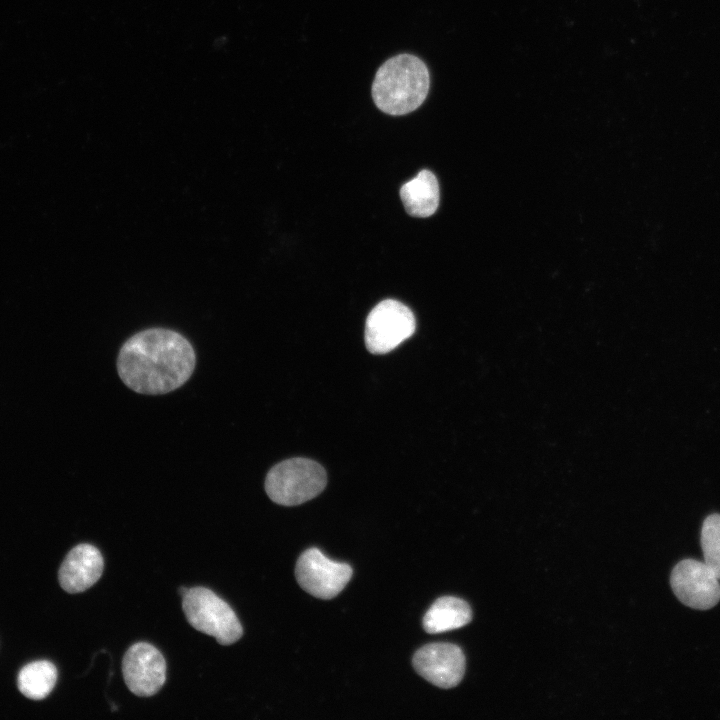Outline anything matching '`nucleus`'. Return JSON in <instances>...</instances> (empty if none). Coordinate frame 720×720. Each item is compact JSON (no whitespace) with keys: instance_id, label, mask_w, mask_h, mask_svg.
Segmentation results:
<instances>
[{"instance_id":"nucleus-1","label":"nucleus","mask_w":720,"mask_h":720,"mask_svg":"<svg viewBox=\"0 0 720 720\" xmlns=\"http://www.w3.org/2000/svg\"><path fill=\"white\" fill-rule=\"evenodd\" d=\"M196 365L192 344L180 333L150 328L131 336L120 348L117 371L131 390L161 395L181 387Z\"/></svg>"},{"instance_id":"nucleus-2","label":"nucleus","mask_w":720,"mask_h":720,"mask_svg":"<svg viewBox=\"0 0 720 720\" xmlns=\"http://www.w3.org/2000/svg\"><path fill=\"white\" fill-rule=\"evenodd\" d=\"M430 76L425 63L411 54L388 59L376 72L372 98L383 112L399 116L416 110L429 92Z\"/></svg>"},{"instance_id":"nucleus-3","label":"nucleus","mask_w":720,"mask_h":720,"mask_svg":"<svg viewBox=\"0 0 720 720\" xmlns=\"http://www.w3.org/2000/svg\"><path fill=\"white\" fill-rule=\"evenodd\" d=\"M326 484V471L319 463L307 458H291L269 470L265 491L273 502L295 506L316 497Z\"/></svg>"},{"instance_id":"nucleus-4","label":"nucleus","mask_w":720,"mask_h":720,"mask_svg":"<svg viewBox=\"0 0 720 720\" xmlns=\"http://www.w3.org/2000/svg\"><path fill=\"white\" fill-rule=\"evenodd\" d=\"M182 608L193 628L214 637L221 645H231L243 635L233 609L208 588H188L182 597Z\"/></svg>"},{"instance_id":"nucleus-5","label":"nucleus","mask_w":720,"mask_h":720,"mask_svg":"<svg viewBox=\"0 0 720 720\" xmlns=\"http://www.w3.org/2000/svg\"><path fill=\"white\" fill-rule=\"evenodd\" d=\"M416 329L412 311L399 301L387 299L369 313L365 325V344L373 354H384L408 339Z\"/></svg>"},{"instance_id":"nucleus-6","label":"nucleus","mask_w":720,"mask_h":720,"mask_svg":"<svg viewBox=\"0 0 720 720\" xmlns=\"http://www.w3.org/2000/svg\"><path fill=\"white\" fill-rule=\"evenodd\" d=\"M352 573L349 564L333 561L317 548L304 551L295 567L296 580L301 588L321 599L337 596L351 579Z\"/></svg>"},{"instance_id":"nucleus-7","label":"nucleus","mask_w":720,"mask_h":720,"mask_svg":"<svg viewBox=\"0 0 720 720\" xmlns=\"http://www.w3.org/2000/svg\"><path fill=\"white\" fill-rule=\"evenodd\" d=\"M670 583L677 598L693 609L707 610L720 600L719 579L704 562L682 560L672 570Z\"/></svg>"},{"instance_id":"nucleus-8","label":"nucleus","mask_w":720,"mask_h":720,"mask_svg":"<svg viewBox=\"0 0 720 720\" xmlns=\"http://www.w3.org/2000/svg\"><path fill=\"white\" fill-rule=\"evenodd\" d=\"M122 672L126 686L137 696L156 694L166 680V661L160 651L147 642H137L125 652Z\"/></svg>"},{"instance_id":"nucleus-9","label":"nucleus","mask_w":720,"mask_h":720,"mask_svg":"<svg viewBox=\"0 0 720 720\" xmlns=\"http://www.w3.org/2000/svg\"><path fill=\"white\" fill-rule=\"evenodd\" d=\"M412 662L420 676L445 689L458 685L465 671V656L451 643L427 644L416 651Z\"/></svg>"},{"instance_id":"nucleus-10","label":"nucleus","mask_w":720,"mask_h":720,"mask_svg":"<svg viewBox=\"0 0 720 720\" xmlns=\"http://www.w3.org/2000/svg\"><path fill=\"white\" fill-rule=\"evenodd\" d=\"M104 561L100 551L91 544L72 548L63 560L58 580L68 593H80L95 584L103 573Z\"/></svg>"},{"instance_id":"nucleus-11","label":"nucleus","mask_w":720,"mask_h":720,"mask_svg":"<svg viewBox=\"0 0 720 720\" xmlns=\"http://www.w3.org/2000/svg\"><path fill=\"white\" fill-rule=\"evenodd\" d=\"M400 197L411 216H431L439 205V184L435 175L429 170L420 171L401 187Z\"/></svg>"},{"instance_id":"nucleus-12","label":"nucleus","mask_w":720,"mask_h":720,"mask_svg":"<svg viewBox=\"0 0 720 720\" xmlns=\"http://www.w3.org/2000/svg\"><path fill=\"white\" fill-rule=\"evenodd\" d=\"M472 619L469 604L456 597L438 598L423 617V628L428 633H442L461 628Z\"/></svg>"},{"instance_id":"nucleus-13","label":"nucleus","mask_w":720,"mask_h":720,"mask_svg":"<svg viewBox=\"0 0 720 720\" xmlns=\"http://www.w3.org/2000/svg\"><path fill=\"white\" fill-rule=\"evenodd\" d=\"M57 682V669L47 660H39L25 665L18 674L19 691L32 700L47 697Z\"/></svg>"},{"instance_id":"nucleus-14","label":"nucleus","mask_w":720,"mask_h":720,"mask_svg":"<svg viewBox=\"0 0 720 720\" xmlns=\"http://www.w3.org/2000/svg\"><path fill=\"white\" fill-rule=\"evenodd\" d=\"M701 546L704 563L720 580V515L708 516L701 531Z\"/></svg>"},{"instance_id":"nucleus-15","label":"nucleus","mask_w":720,"mask_h":720,"mask_svg":"<svg viewBox=\"0 0 720 720\" xmlns=\"http://www.w3.org/2000/svg\"><path fill=\"white\" fill-rule=\"evenodd\" d=\"M187 591H188V588L183 587V586L180 587L179 590H178L179 594H180L182 597L187 593Z\"/></svg>"}]
</instances>
